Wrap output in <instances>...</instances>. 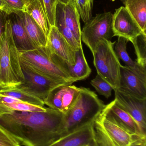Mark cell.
<instances>
[{
    "mask_svg": "<svg viewBox=\"0 0 146 146\" xmlns=\"http://www.w3.org/2000/svg\"><path fill=\"white\" fill-rule=\"evenodd\" d=\"M8 19L10 21L13 37L18 50L24 51L34 49L26 32L19 12L8 15Z\"/></svg>",
    "mask_w": 146,
    "mask_h": 146,
    "instance_id": "cell-15",
    "label": "cell"
},
{
    "mask_svg": "<svg viewBox=\"0 0 146 146\" xmlns=\"http://www.w3.org/2000/svg\"><path fill=\"white\" fill-rule=\"evenodd\" d=\"M88 146H98V145L97 143H96V141H95V140H94V141H93L92 143H91V144Z\"/></svg>",
    "mask_w": 146,
    "mask_h": 146,
    "instance_id": "cell-35",
    "label": "cell"
},
{
    "mask_svg": "<svg viewBox=\"0 0 146 146\" xmlns=\"http://www.w3.org/2000/svg\"><path fill=\"white\" fill-rule=\"evenodd\" d=\"M128 41L122 37H118V40L115 42V53L118 59L123 61L126 66L133 68L137 64L136 61L133 60L129 55L127 50V44Z\"/></svg>",
    "mask_w": 146,
    "mask_h": 146,
    "instance_id": "cell-25",
    "label": "cell"
},
{
    "mask_svg": "<svg viewBox=\"0 0 146 146\" xmlns=\"http://www.w3.org/2000/svg\"><path fill=\"white\" fill-rule=\"evenodd\" d=\"M94 140L98 146H142L146 136L127 130L106 107L92 123Z\"/></svg>",
    "mask_w": 146,
    "mask_h": 146,
    "instance_id": "cell-2",
    "label": "cell"
},
{
    "mask_svg": "<svg viewBox=\"0 0 146 146\" xmlns=\"http://www.w3.org/2000/svg\"><path fill=\"white\" fill-rule=\"evenodd\" d=\"M112 30L113 36L122 37L130 42L140 34L144 33L123 7L116 9L113 14Z\"/></svg>",
    "mask_w": 146,
    "mask_h": 146,
    "instance_id": "cell-12",
    "label": "cell"
},
{
    "mask_svg": "<svg viewBox=\"0 0 146 146\" xmlns=\"http://www.w3.org/2000/svg\"><path fill=\"white\" fill-rule=\"evenodd\" d=\"M123 4L142 31L146 33V0H126Z\"/></svg>",
    "mask_w": 146,
    "mask_h": 146,
    "instance_id": "cell-22",
    "label": "cell"
},
{
    "mask_svg": "<svg viewBox=\"0 0 146 146\" xmlns=\"http://www.w3.org/2000/svg\"><path fill=\"white\" fill-rule=\"evenodd\" d=\"M55 27L62 34L71 48L75 51H77L82 44L79 43L70 30L66 26L63 20V3L59 2L57 5L55 16Z\"/></svg>",
    "mask_w": 146,
    "mask_h": 146,
    "instance_id": "cell-21",
    "label": "cell"
},
{
    "mask_svg": "<svg viewBox=\"0 0 146 146\" xmlns=\"http://www.w3.org/2000/svg\"><path fill=\"white\" fill-rule=\"evenodd\" d=\"M47 46L55 54L69 66L75 64V51L55 26L51 28L47 38Z\"/></svg>",
    "mask_w": 146,
    "mask_h": 146,
    "instance_id": "cell-13",
    "label": "cell"
},
{
    "mask_svg": "<svg viewBox=\"0 0 146 146\" xmlns=\"http://www.w3.org/2000/svg\"><path fill=\"white\" fill-rule=\"evenodd\" d=\"M133 44L137 56L136 62L141 66L146 68V34L141 33L131 41Z\"/></svg>",
    "mask_w": 146,
    "mask_h": 146,
    "instance_id": "cell-26",
    "label": "cell"
},
{
    "mask_svg": "<svg viewBox=\"0 0 146 146\" xmlns=\"http://www.w3.org/2000/svg\"><path fill=\"white\" fill-rule=\"evenodd\" d=\"M0 95L8 96L35 105L45 106L43 100L22 91L17 87L0 89Z\"/></svg>",
    "mask_w": 146,
    "mask_h": 146,
    "instance_id": "cell-24",
    "label": "cell"
},
{
    "mask_svg": "<svg viewBox=\"0 0 146 146\" xmlns=\"http://www.w3.org/2000/svg\"><path fill=\"white\" fill-rule=\"evenodd\" d=\"M119 90L140 99L146 100V68L137 62L134 68H121Z\"/></svg>",
    "mask_w": 146,
    "mask_h": 146,
    "instance_id": "cell-9",
    "label": "cell"
},
{
    "mask_svg": "<svg viewBox=\"0 0 146 146\" xmlns=\"http://www.w3.org/2000/svg\"><path fill=\"white\" fill-rule=\"evenodd\" d=\"M113 116L129 132L136 134L144 135L135 120L114 100L106 105Z\"/></svg>",
    "mask_w": 146,
    "mask_h": 146,
    "instance_id": "cell-19",
    "label": "cell"
},
{
    "mask_svg": "<svg viewBox=\"0 0 146 146\" xmlns=\"http://www.w3.org/2000/svg\"><path fill=\"white\" fill-rule=\"evenodd\" d=\"M142 146H146V145H145Z\"/></svg>",
    "mask_w": 146,
    "mask_h": 146,
    "instance_id": "cell-39",
    "label": "cell"
},
{
    "mask_svg": "<svg viewBox=\"0 0 146 146\" xmlns=\"http://www.w3.org/2000/svg\"><path fill=\"white\" fill-rule=\"evenodd\" d=\"M22 1L25 3V4H26L30 1V0H22Z\"/></svg>",
    "mask_w": 146,
    "mask_h": 146,
    "instance_id": "cell-36",
    "label": "cell"
},
{
    "mask_svg": "<svg viewBox=\"0 0 146 146\" xmlns=\"http://www.w3.org/2000/svg\"><path fill=\"white\" fill-rule=\"evenodd\" d=\"M121 1L123 3H124V2H125V1H126V0H121Z\"/></svg>",
    "mask_w": 146,
    "mask_h": 146,
    "instance_id": "cell-38",
    "label": "cell"
},
{
    "mask_svg": "<svg viewBox=\"0 0 146 146\" xmlns=\"http://www.w3.org/2000/svg\"><path fill=\"white\" fill-rule=\"evenodd\" d=\"M94 140L92 123L61 137L49 146H88Z\"/></svg>",
    "mask_w": 146,
    "mask_h": 146,
    "instance_id": "cell-14",
    "label": "cell"
},
{
    "mask_svg": "<svg viewBox=\"0 0 146 146\" xmlns=\"http://www.w3.org/2000/svg\"><path fill=\"white\" fill-rule=\"evenodd\" d=\"M21 66L25 80L23 83L16 87L43 101L56 88L61 85H72L50 78L23 63H21Z\"/></svg>",
    "mask_w": 146,
    "mask_h": 146,
    "instance_id": "cell-8",
    "label": "cell"
},
{
    "mask_svg": "<svg viewBox=\"0 0 146 146\" xmlns=\"http://www.w3.org/2000/svg\"><path fill=\"white\" fill-rule=\"evenodd\" d=\"M105 106L95 92L81 87L75 104L64 115L62 137L91 124Z\"/></svg>",
    "mask_w": 146,
    "mask_h": 146,
    "instance_id": "cell-4",
    "label": "cell"
},
{
    "mask_svg": "<svg viewBox=\"0 0 146 146\" xmlns=\"http://www.w3.org/2000/svg\"><path fill=\"white\" fill-rule=\"evenodd\" d=\"M91 83L100 95L105 96L106 98H109L111 96L113 88L98 74L91 81Z\"/></svg>",
    "mask_w": 146,
    "mask_h": 146,
    "instance_id": "cell-28",
    "label": "cell"
},
{
    "mask_svg": "<svg viewBox=\"0 0 146 146\" xmlns=\"http://www.w3.org/2000/svg\"><path fill=\"white\" fill-rule=\"evenodd\" d=\"M81 91L74 85H63L53 89L44 100L49 108L65 115L73 106Z\"/></svg>",
    "mask_w": 146,
    "mask_h": 146,
    "instance_id": "cell-10",
    "label": "cell"
},
{
    "mask_svg": "<svg viewBox=\"0 0 146 146\" xmlns=\"http://www.w3.org/2000/svg\"><path fill=\"white\" fill-rule=\"evenodd\" d=\"M0 146H20L19 141L0 125Z\"/></svg>",
    "mask_w": 146,
    "mask_h": 146,
    "instance_id": "cell-30",
    "label": "cell"
},
{
    "mask_svg": "<svg viewBox=\"0 0 146 146\" xmlns=\"http://www.w3.org/2000/svg\"><path fill=\"white\" fill-rule=\"evenodd\" d=\"M60 2L62 3H64V4L71 3L75 4L76 6V0H60Z\"/></svg>",
    "mask_w": 146,
    "mask_h": 146,
    "instance_id": "cell-33",
    "label": "cell"
},
{
    "mask_svg": "<svg viewBox=\"0 0 146 146\" xmlns=\"http://www.w3.org/2000/svg\"><path fill=\"white\" fill-rule=\"evenodd\" d=\"M4 6V3L3 0H0V10H2Z\"/></svg>",
    "mask_w": 146,
    "mask_h": 146,
    "instance_id": "cell-34",
    "label": "cell"
},
{
    "mask_svg": "<svg viewBox=\"0 0 146 146\" xmlns=\"http://www.w3.org/2000/svg\"><path fill=\"white\" fill-rule=\"evenodd\" d=\"M48 19L51 27L55 25L57 5L60 0H43Z\"/></svg>",
    "mask_w": 146,
    "mask_h": 146,
    "instance_id": "cell-31",
    "label": "cell"
},
{
    "mask_svg": "<svg viewBox=\"0 0 146 146\" xmlns=\"http://www.w3.org/2000/svg\"><path fill=\"white\" fill-rule=\"evenodd\" d=\"M114 90L116 102L135 120L146 135V100L135 98L119 89Z\"/></svg>",
    "mask_w": 146,
    "mask_h": 146,
    "instance_id": "cell-11",
    "label": "cell"
},
{
    "mask_svg": "<svg viewBox=\"0 0 146 146\" xmlns=\"http://www.w3.org/2000/svg\"><path fill=\"white\" fill-rule=\"evenodd\" d=\"M7 14L3 10H0V38L5 30L6 22L7 19Z\"/></svg>",
    "mask_w": 146,
    "mask_h": 146,
    "instance_id": "cell-32",
    "label": "cell"
},
{
    "mask_svg": "<svg viewBox=\"0 0 146 146\" xmlns=\"http://www.w3.org/2000/svg\"><path fill=\"white\" fill-rule=\"evenodd\" d=\"M29 40L34 48L47 46V38L35 21L27 13L19 12Z\"/></svg>",
    "mask_w": 146,
    "mask_h": 146,
    "instance_id": "cell-18",
    "label": "cell"
},
{
    "mask_svg": "<svg viewBox=\"0 0 146 146\" xmlns=\"http://www.w3.org/2000/svg\"><path fill=\"white\" fill-rule=\"evenodd\" d=\"M75 53V64L73 66H69L68 67L71 76L76 82L89 77L91 73V69L86 60L82 46Z\"/></svg>",
    "mask_w": 146,
    "mask_h": 146,
    "instance_id": "cell-23",
    "label": "cell"
},
{
    "mask_svg": "<svg viewBox=\"0 0 146 146\" xmlns=\"http://www.w3.org/2000/svg\"><path fill=\"white\" fill-rule=\"evenodd\" d=\"M25 12L35 21L47 39L51 27L48 19L43 0H30L26 4Z\"/></svg>",
    "mask_w": 146,
    "mask_h": 146,
    "instance_id": "cell-17",
    "label": "cell"
},
{
    "mask_svg": "<svg viewBox=\"0 0 146 146\" xmlns=\"http://www.w3.org/2000/svg\"><path fill=\"white\" fill-rule=\"evenodd\" d=\"M63 20L66 26L70 30L76 40L81 44V28L80 23L79 14L76 5L73 3H63Z\"/></svg>",
    "mask_w": 146,
    "mask_h": 146,
    "instance_id": "cell-20",
    "label": "cell"
},
{
    "mask_svg": "<svg viewBox=\"0 0 146 146\" xmlns=\"http://www.w3.org/2000/svg\"><path fill=\"white\" fill-rule=\"evenodd\" d=\"M0 80L3 88L15 87L25 80L18 50L9 20L0 38Z\"/></svg>",
    "mask_w": 146,
    "mask_h": 146,
    "instance_id": "cell-5",
    "label": "cell"
},
{
    "mask_svg": "<svg viewBox=\"0 0 146 146\" xmlns=\"http://www.w3.org/2000/svg\"><path fill=\"white\" fill-rule=\"evenodd\" d=\"M111 12L98 14L85 23L81 38L93 54L98 44L103 39L110 40L113 37Z\"/></svg>",
    "mask_w": 146,
    "mask_h": 146,
    "instance_id": "cell-7",
    "label": "cell"
},
{
    "mask_svg": "<svg viewBox=\"0 0 146 146\" xmlns=\"http://www.w3.org/2000/svg\"><path fill=\"white\" fill-rule=\"evenodd\" d=\"M115 42L103 39L98 44L93 54L98 74L109 83L113 90L120 87L122 66L114 50Z\"/></svg>",
    "mask_w": 146,
    "mask_h": 146,
    "instance_id": "cell-6",
    "label": "cell"
},
{
    "mask_svg": "<svg viewBox=\"0 0 146 146\" xmlns=\"http://www.w3.org/2000/svg\"><path fill=\"white\" fill-rule=\"evenodd\" d=\"M4 6L2 10L8 15L18 12H25L26 4L22 0H3Z\"/></svg>",
    "mask_w": 146,
    "mask_h": 146,
    "instance_id": "cell-29",
    "label": "cell"
},
{
    "mask_svg": "<svg viewBox=\"0 0 146 146\" xmlns=\"http://www.w3.org/2000/svg\"><path fill=\"white\" fill-rule=\"evenodd\" d=\"M47 107L31 104L8 96L0 95V116L14 111L43 112Z\"/></svg>",
    "mask_w": 146,
    "mask_h": 146,
    "instance_id": "cell-16",
    "label": "cell"
},
{
    "mask_svg": "<svg viewBox=\"0 0 146 146\" xmlns=\"http://www.w3.org/2000/svg\"><path fill=\"white\" fill-rule=\"evenodd\" d=\"M94 0H76V7L82 21L86 23L92 18Z\"/></svg>",
    "mask_w": 146,
    "mask_h": 146,
    "instance_id": "cell-27",
    "label": "cell"
},
{
    "mask_svg": "<svg viewBox=\"0 0 146 146\" xmlns=\"http://www.w3.org/2000/svg\"></svg>",
    "mask_w": 146,
    "mask_h": 146,
    "instance_id": "cell-40",
    "label": "cell"
},
{
    "mask_svg": "<svg viewBox=\"0 0 146 146\" xmlns=\"http://www.w3.org/2000/svg\"><path fill=\"white\" fill-rule=\"evenodd\" d=\"M64 114L47 107L43 112L14 111L0 116V125L24 146H49L62 137Z\"/></svg>",
    "mask_w": 146,
    "mask_h": 146,
    "instance_id": "cell-1",
    "label": "cell"
},
{
    "mask_svg": "<svg viewBox=\"0 0 146 146\" xmlns=\"http://www.w3.org/2000/svg\"><path fill=\"white\" fill-rule=\"evenodd\" d=\"M3 88L2 85L1 83V80H0V89H1Z\"/></svg>",
    "mask_w": 146,
    "mask_h": 146,
    "instance_id": "cell-37",
    "label": "cell"
},
{
    "mask_svg": "<svg viewBox=\"0 0 146 146\" xmlns=\"http://www.w3.org/2000/svg\"><path fill=\"white\" fill-rule=\"evenodd\" d=\"M21 63L38 72L57 80L72 84L75 81L70 74L68 65L47 46L20 51Z\"/></svg>",
    "mask_w": 146,
    "mask_h": 146,
    "instance_id": "cell-3",
    "label": "cell"
}]
</instances>
